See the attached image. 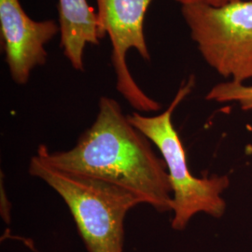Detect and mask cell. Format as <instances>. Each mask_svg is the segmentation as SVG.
<instances>
[{
  "label": "cell",
  "mask_w": 252,
  "mask_h": 252,
  "mask_svg": "<svg viewBox=\"0 0 252 252\" xmlns=\"http://www.w3.org/2000/svg\"><path fill=\"white\" fill-rule=\"evenodd\" d=\"M94 123L72 149L36 155L60 170L105 180L134 193L158 212L172 211L173 191L165 162L152 141L133 126L116 100L102 96Z\"/></svg>",
  "instance_id": "1"
},
{
  "label": "cell",
  "mask_w": 252,
  "mask_h": 252,
  "mask_svg": "<svg viewBox=\"0 0 252 252\" xmlns=\"http://www.w3.org/2000/svg\"><path fill=\"white\" fill-rule=\"evenodd\" d=\"M28 173L43 180L64 201L88 252H123L125 220L141 204L131 191L105 180L63 171L31 158Z\"/></svg>",
  "instance_id": "2"
},
{
  "label": "cell",
  "mask_w": 252,
  "mask_h": 252,
  "mask_svg": "<svg viewBox=\"0 0 252 252\" xmlns=\"http://www.w3.org/2000/svg\"><path fill=\"white\" fill-rule=\"evenodd\" d=\"M195 85V77L182 83L167 109L155 116H145L138 112L127 115L129 122L157 147L165 162L173 191L172 228L184 230L190 219L205 213L220 219L224 215L226 202L221 194L230 186L227 175L194 177L189 171L187 157L180 135L173 126L172 115Z\"/></svg>",
  "instance_id": "3"
},
{
  "label": "cell",
  "mask_w": 252,
  "mask_h": 252,
  "mask_svg": "<svg viewBox=\"0 0 252 252\" xmlns=\"http://www.w3.org/2000/svg\"><path fill=\"white\" fill-rule=\"evenodd\" d=\"M191 39L206 63L225 79H252V0L222 7L181 6Z\"/></svg>",
  "instance_id": "4"
},
{
  "label": "cell",
  "mask_w": 252,
  "mask_h": 252,
  "mask_svg": "<svg viewBox=\"0 0 252 252\" xmlns=\"http://www.w3.org/2000/svg\"><path fill=\"white\" fill-rule=\"evenodd\" d=\"M153 0H96L98 37L108 36L112 46L111 61L116 88L130 106L140 112L161 109L137 85L128 69L126 54L135 49L145 61L151 60L144 34L147 10Z\"/></svg>",
  "instance_id": "5"
},
{
  "label": "cell",
  "mask_w": 252,
  "mask_h": 252,
  "mask_svg": "<svg viewBox=\"0 0 252 252\" xmlns=\"http://www.w3.org/2000/svg\"><path fill=\"white\" fill-rule=\"evenodd\" d=\"M0 31L10 77L25 85L36 66L45 64V45L61 33V28L54 20H32L20 0H0Z\"/></svg>",
  "instance_id": "6"
},
{
  "label": "cell",
  "mask_w": 252,
  "mask_h": 252,
  "mask_svg": "<svg viewBox=\"0 0 252 252\" xmlns=\"http://www.w3.org/2000/svg\"><path fill=\"white\" fill-rule=\"evenodd\" d=\"M61 48L74 69L84 70L83 53L86 45H98L97 17L87 0H59Z\"/></svg>",
  "instance_id": "7"
},
{
  "label": "cell",
  "mask_w": 252,
  "mask_h": 252,
  "mask_svg": "<svg viewBox=\"0 0 252 252\" xmlns=\"http://www.w3.org/2000/svg\"><path fill=\"white\" fill-rule=\"evenodd\" d=\"M206 99L218 103L235 102L242 110H252V86L233 81L220 82L207 93Z\"/></svg>",
  "instance_id": "8"
},
{
  "label": "cell",
  "mask_w": 252,
  "mask_h": 252,
  "mask_svg": "<svg viewBox=\"0 0 252 252\" xmlns=\"http://www.w3.org/2000/svg\"><path fill=\"white\" fill-rule=\"evenodd\" d=\"M181 4V6L184 5H196V4H201V5H207L211 7H222L225 6L227 4H231L237 1H242V0H175Z\"/></svg>",
  "instance_id": "9"
},
{
  "label": "cell",
  "mask_w": 252,
  "mask_h": 252,
  "mask_svg": "<svg viewBox=\"0 0 252 252\" xmlns=\"http://www.w3.org/2000/svg\"><path fill=\"white\" fill-rule=\"evenodd\" d=\"M10 211H11V204L7 198V194L3 187V180H1V216L2 219L9 224L10 222Z\"/></svg>",
  "instance_id": "10"
}]
</instances>
